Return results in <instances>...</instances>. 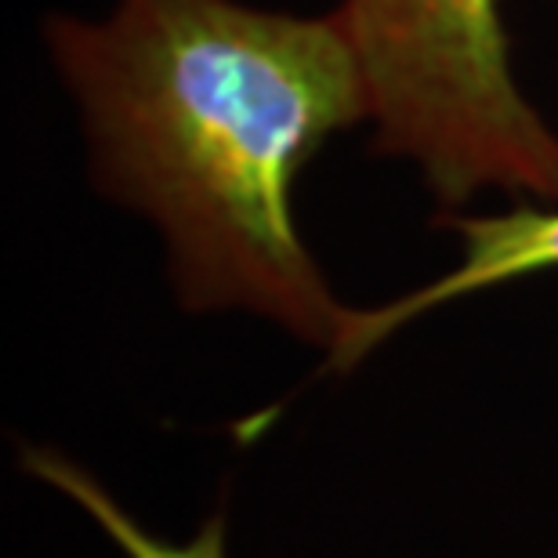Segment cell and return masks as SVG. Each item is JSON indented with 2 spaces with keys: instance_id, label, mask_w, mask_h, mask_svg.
I'll use <instances>...</instances> for the list:
<instances>
[{
  "instance_id": "3",
  "label": "cell",
  "mask_w": 558,
  "mask_h": 558,
  "mask_svg": "<svg viewBox=\"0 0 558 558\" xmlns=\"http://www.w3.org/2000/svg\"><path fill=\"white\" fill-rule=\"evenodd\" d=\"M446 229L461 240V258L446 276L432 279L381 308H355L341 344L327 355L330 371H352L377 344L450 301L511 283L522 276L558 269V204H508L489 215H446Z\"/></svg>"
},
{
  "instance_id": "2",
  "label": "cell",
  "mask_w": 558,
  "mask_h": 558,
  "mask_svg": "<svg viewBox=\"0 0 558 558\" xmlns=\"http://www.w3.org/2000/svg\"><path fill=\"white\" fill-rule=\"evenodd\" d=\"M371 149L446 215L478 196L558 204V128L515 73L505 0H338Z\"/></svg>"
},
{
  "instance_id": "4",
  "label": "cell",
  "mask_w": 558,
  "mask_h": 558,
  "mask_svg": "<svg viewBox=\"0 0 558 558\" xmlns=\"http://www.w3.org/2000/svg\"><path fill=\"white\" fill-rule=\"evenodd\" d=\"M22 464H26L29 475L44 478L48 486L70 497L73 505H81L128 558H226V519L221 515L207 519L204 530L189 544H171L145 530L135 515H128V508H120V500L98 478L87 475L81 464L65 461L62 453L44 450V446H26Z\"/></svg>"
},
{
  "instance_id": "1",
  "label": "cell",
  "mask_w": 558,
  "mask_h": 558,
  "mask_svg": "<svg viewBox=\"0 0 558 558\" xmlns=\"http://www.w3.org/2000/svg\"><path fill=\"white\" fill-rule=\"evenodd\" d=\"M40 48L70 98L87 182L163 243L178 305L247 312L330 355L355 316L294 218L323 145L363 124L338 22L247 0H109L48 11Z\"/></svg>"
}]
</instances>
